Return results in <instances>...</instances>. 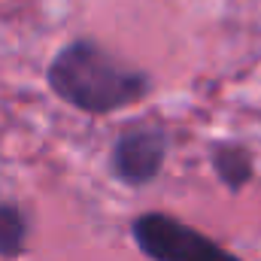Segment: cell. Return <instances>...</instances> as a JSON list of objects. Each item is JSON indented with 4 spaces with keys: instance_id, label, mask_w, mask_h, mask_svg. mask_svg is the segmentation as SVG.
<instances>
[{
    "instance_id": "5",
    "label": "cell",
    "mask_w": 261,
    "mask_h": 261,
    "mask_svg": "<svg viewBox=\"0 0 261 261\" xmlns=\"http://www.w3.org/2000/svg\"><path fill=\"white\" fill-rule=\"evenodd\" d=\"M31 243V216L15 200H0V258H24Z\"/></svg>"
},
{
    "instance_id": "1",
    "label": "cell",
    "mask_w": 261,
    "mask_h": 261,
    "mask_svg": "<svg viewBox=\"0 0 261 261\" xmlns=\"http://www.w3.org/2000/svg\"><path fill=\"white\" fill-rule=\"evenodd\" d=\"M46 85L58 100L79 113L110 116L146 100L155 88V79L113 55L103 43L76 37L52 55L46 67Z\"/></svg>"
},
{
    "instance_id": "2",
    "label": "cell",
    "mask_w": 261,
    "mask_h": 261,
    "mask_svg": "<svg viewBox=\"0 0 261 261\" xmlns=\"http://www.w3.org/2000/svg\"><path fill=\"white\" fill-rule=\"evenodd\" d=\"M130 237L149 261H243L170 213H143L130 222Z\"/></svg>"
},
{
    "instance_id": "3",
    "label": "cell",
    "mask_w": 261,
    "mask_h": 261,
    "mask_svg": "<svg viewBox=\"0 0 261 261\" xmlns=\"http://www.w3.org/2000/svg\"><path fill=\"white\" fill-rule=\"evenodd\" d=\"M173 137L161 122H134L122 130L110 149V176L128 189L152 186L170 155Z\"/></svg>"
},
{
    "instance_id": "4",
    "label": "cell",
    "mask_w": 261,
    "mask_h": 261,
    "mask_svg": "<svg viewBox=\"0 0 261 261\" xmlns=\"http://www.w3.org/2000/svg\"><path fill=\"white\" fill-rule=\"evenodd\" d=\"M210 164L216 179L228 189V192H243L252 179H255V155L252 149H246L243 143L234 140H222L210 149Z\"/></svg>"
}]
</instances>
